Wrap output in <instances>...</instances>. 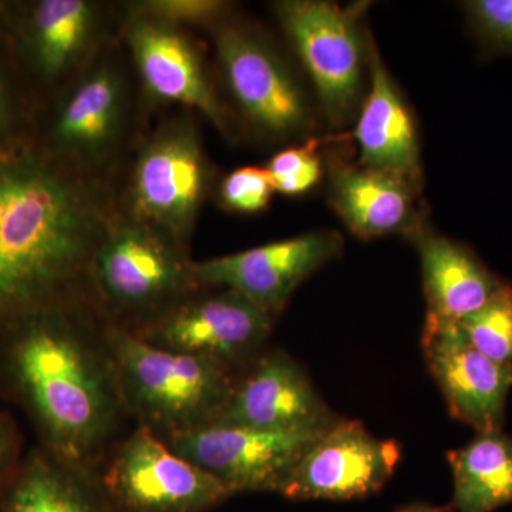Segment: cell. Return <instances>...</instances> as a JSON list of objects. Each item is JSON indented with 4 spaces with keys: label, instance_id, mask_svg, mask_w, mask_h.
Segmentation results:
<instances>
[{
    "label": "cell",
    "instance_id": "obj_1",
    "mask_svg": "<svg viewBox=\"0 0 512 512\" xmlns=\"http://www.w3.org/2000/svg\"><path fill=\"white\" fill-rule=\"evenodd\" d=\"M0 390L25 410L40 447L99 470L131 423L92 303L30 313L0 329Z\"/></svg>",
    "mask_w": 512,
    "mask_h": 512
},
{
    "label": "cell",
    "instance_id": "obj_2",
    "mask_svg": "<svg viewBox=\"0 0 512 512\" xmlns=\"http://www.w3.org/2000/svg\"><path fill=\"white\" fill-rule=\"evenodd\" d=\"M116 210V184L33 146L0 160V329L92 303L90 268Z\"/></svg>",
    "mask_w": 512,
    "mask_h": 512
},
{
    "label": "cell",
    "instance_id": "obj_3",
    "mask_svg": "<svg viewBox=\"0 0 512 512\" xmlns=\"http://www.w3.org/2000/svg\"><path fill=\"white\" fill-rule=\"evenodd\" d=\"M154 113L117 36L37 109L30 146L79 173L116 184Z\"/></svg>",
    "mask_w": 512,
    "mask_h": 512
},
{
    "label": "cell",
    "instance_id": "obj_4",
    "mask_svg": "<svg viewBox=\"0 0 512 512\" xmlns=\"http://www.w3.org/2000/svg\"><path fill=\"white\" fill-rule=\"evenodd\" d=\"M201 288L190 247L114 212L89 276L90 301L107 325L136 333Z\"/></svg>",
    "mask_w": 512,
    "mask_h": 512
},
{
    "label": "cell",
    "instance_id": "obj_5",
    "mask_svg": "<svg viewBox=\"0 0 512 512\" xmlns=\"http://www.w3.org/2000/svg\"><path fill=\"white\" fill-rule=\"evenodd\" d=\"M121 394L134 426L167 441L220 419L238 375L201 357L156 348L107 325Z\"/></svg>",
    "mask_w": 512,
    "mask_h": 512
},
{
    "label": "cell",
    "instance_id": "obj_6",
    "mask_svg": "<svg viewBox=\"0 0 512 512\" xmlns=\"http://www.w3.org/2000/svg\"><path fill=\"white\" fill-rule=\"evenodd\" d=\"M195 119L178 110L151 124L116 181L117 210L190 248L218 183Z\"/></svg>",
    "mask_w": 512,
    "mask_h": 512
},
{
    "label": "cell",
    "instance_id": "obj_7",
    "mask_svg": "<svg viewBox=\"0 0 512 512\" xmlns=\"http://www.w3.org/2000/svg\"><path fill=\"white\" fill-rule=\"evenodd\" d=\"M208 35L221 92L244 133L251 130L271 143L305 137L312 110L274 40L235 10Z\"/></svg>",
    "mask_w": 512,
    "mask_h": 512
},
{
    "label": "cell",
    "instance_id": "obj_8",
    "mask_svg": "<svg viewBox=\"0 0 512 512\" xmlns=\"http://www.w3.org/2000/svg\"><path fill=\"white\" fill-rule=\"evenodd\" d=\"M119 22V2L15 0L6 49L37 109L101 55Z\"/></svg>",
    "mask_w": 512,
    "mask_h": 512
},
{
    "label": "cell",
    "instance_id": "obj_9",
    "mask_svg": "<svg viewBox=\"0 0 512 512\" xmlns=\"http://www.w3.org/2000/svg\"><path fill=\"white\" fill-rule=\"evenodd\" d=\"M119 40L154 110L177 106L211 124L229 143L244 130L221 92L214 64L191 30L133 15L121 8Z\"/></svg>",
    "mask_w": 512,
    "mask_h": 512
},
{
    "label": "cell",
    "instance_id": "obj_10",
    "mask_svg": "<svg viewBox=\"0 0 512 512\" xmlns=\"http://www.w3.org/2000/svg\"><path fill=\"white\" fill-rule=\"evenodd\" d=\"M363 6L342 8L325 0H279L275 18L301 60L333 126L342 127L359 109L365 36L359 26Z\"/></svg>",
    "mask_w": 512,
    "mask_h": 512
},
{
    "label": "cell",
    "instance_id": "obj_11",
    "mask_svg": "<svg viewBox=\"0 0 512 512\" xmlns=\"http://www.w3.org/2000/svg\"><path fill=\"white\" fill-rule=\"evenodd\" d=\"M275 319L241 293L201 288L133 335L156 348L210 360L239 376L268 349Z\"/></svg>",
    "mask_w": 512,
    "mask_h": 512
},
{
    "label": "cell",
    "instance_id": "obj_12",
    "mask_svg": "<svg viewBox=\"0 0 512 512\" xmlns=\"http://www.w3.org/2000/svg\"><path fill=\"white\" fill-rule=\"evenodd\" d=\"M97 473L121 512H208L232 498L224 485L144 427L133 426Z\"/></svg>",
    "mask_w": 512,
    "mask_h": 512
},
{
    "label": "cell",
    "instance_id": "obj_13",
    "mask_svg": "<svg viewBox=\"0 0 512 512\" xmlns=\"http://www.w3.org/2000/svg\"><path fill=\"white\" fill-rule=\"evenodd\" d=\"M326 429L269 431L214 423L165 443L224 485L232 497L278 494L299 458Z\"/></svg>",
    "mask_w": 512,
    "mask_h": 512
},
{
    "label": "cell",
    "instance_id": "obj_14",
    "mask_svg": "<svg viewBox=\"0 0 512 512\" xmlns=\"http://www.w3.org/2000/svg\"><path fill=\"white\" fill-rule=\"evenodd\" d=\"M402 458L394 440L377 439L360 421L336 419L313 441L282 484L291 501H350L379 493Z\"/></svg>",
    "mask_w": 512,
    "mask_h": 512
},
{
    "label": "cell",
    "instance_id": "obj_15",
    "mask_svg": "<svg viewBox=\"0 0 512 512\" xmlns=\"http://www.w3.org/2000/svg\"><path fill=\"white\" fill-rule=\"evenodd\" d=\"M342 251L343 238L338 232H309L237 254L194 261V275L202 288L231 289L278 318L296 289Z\"/></svg>",
    "mask_w": 512,
    "mask_h": 512
},
{
    "label": "cell",
    "instance_id": "obj_16",
    "mask_svg": "<svg viewBox=\"0 0 512 512\" xmlns=\"http://www.w3.org/2000/svg\"><path fill=\"white\" fill-rule=\"evenodd\" d=\"M421 348L454 419L480 431L501 429L512 372L478 352L457 323L426 316Z\"/></svg>",
    "mask_w": 512,
    "mask_h": 512
},
{
    "label": "cell",
    "instance_id": "obj_17",
    "mask_svg": "<svg viewBox=\"0 0 512 512\" xmlns=\"http://www.w3.org/2000/svg\"><path fill=\"white\" fill-rule=\"evenodd\" d=\"M338 419L285 350L266 349L239 375L218 424L269 431L326 429Z\"/></svg>",
    "mask_w": 512,
    "mask_h": 512
},
{
    "label": "cell",
    "instance_id": "obj_18",
    "mask_svg": "<svg viewBox=\"0 0 512 512\" xmlns=\"http://www.w3.org/2000/svg\"><path fill=\"white\" fill-rule=\"evenodd\" d=\"M367 64L369 89L352 134L359 147V165L399 178L420 192L423 173L412 111L373 42L367 45Z\"/></svg>",
    "mask_w": 512,
    "mask_h": 512
},
{
    "label": "cell",
    "instance_id": "obj_19",
    "mask_svg": "<svg viewBox=\"0 0 512 512\" xmlns=\"http://www.w3.org/2000/svg\"><path fill=\"white\" fill-rule=\"evenodd\" d=\"M412 185L362 165L335 161L329 168V201L360 239L402 234L412 237L423 227Z\"/></svg>",
    "mask_w": 512,
    "mask_h": 512
},
{
    "label": "cell",
    "instance_id": "obj_20",
    "mask_svg": "<svg viewBox=\"0 0 512 512\" xmlns=\"http://www.w3.org/2000/svg\"><path fill=\"white\" fill-rule=\"evenodd\" d=\"M410 239L419 251L427 315L433 318L460 323L483 308L503 284L470 249L426 225Z\"/></svg>",
    "mask_w": 512,
    "mask_h": 512
},
{
    "label": "cell",
    "instance_id": "obj_21",
    "mask_svg": "<svg viewBox=\"0 0 512 512\" xmlns=\"http://www.w3.org/2000/svg\"><path fill=\"white\" fill-rule=\"evenodd\" d=\"M0 512H121L99 473L36 447L3 491Z\"/></svg>",
    "mask_w": 512,
    "mask_h": 512
},
{
    "label": "cell",
    "instance_id": "obj_22",
    "mask_svg": "<svg viewBox=\"0 0 512 512\" xmlns=\"http://www.w3.org/2000/svg\"><path fill=\"white\" fill-rule=\"evenodd\" d=\"M453 471V510L494 512L512 504V436L480 431L466 447L447 456Z\"/></svg>",
    "mask_w": 512,
    "mask_h": 512
},
{
    "label": "cell",
    "instance_id": "obj_23",
    "mask_svg": "<svg viewBox=\"0 0 512 512\" xmlns=\"http://www.w3.org/2000/svg\"><path fill=\"white\" fill-rule=\"evenodd\" d=\"M37 104L13 66L6 46L0 47V160L32 144Z\"/></svg>",
    "mask_w": 512,
    "mask_h": 512
},
{
    "label": "cell",
    "instance_id": "obj_24",
    "mask_svg": "<svg viewBox=\"0 0 512 512\" xmlns=\"http://www.w3.org/2000/svg\"><path fill=\"white\" fill-rule=\"evenodd\" d=\"M468 342L512 372V285L503 282L483 308L457 323Z\"/></svg>",
    "mask_w": 512,
    "mask_h": 512
},
{
    "label": "cell",
    "instance_id": "obj_25",
    "mask_svg": "<svg viewBox=\"0 0 512 512\" xmlns=\"http://www.w3.org/2000/svg\"><path fill=\"white\" fill-rule=\"evenodd\" d=\"M121 8L133 15L146 16L181 29L210 32L221 20L234 12L225 0H128Z\"/></svg>",
    "mask_w": 512,
    "mask_h": 512
},
{
    "label": "cell",
    "instance_id": "obj_26",
    "mask_svg": "<svg viewBox=\"0 0 512 512\" xmlns=\"http://www.w3.org/2000/svg\"><path fill=\"white\" fill-rule=\"evenodd\" d=\"M319 144L318 138H308L305 143L286 147L269 158L265 168L271 175L275 192L299 197L316 187L323 175Z\"/></svg>",
    "mask_w": 512,
    "mask_h": 512
},
{
    "label": "cell",
    "instance_id": "obj_27",
    "mask_svg": "<svg viewBox=\"0 0 512 512\" xmlns=\"http://www.w3.org/2000/svg\"><path fill=\"white\" fill-rule=\"evenodd\" d=\"M214 194L225 211L249 215L269 207L275 188L265 167L245 165L218 181Z\"/></svg>",
    "mask_w": 512,
    "mask_h": 512
},
{
    "label": "cell",
    "instance_id": "obj_28",
    "mask_svg": "<svg viewBox=\"0 0 512 512\" xmlns=\"http://www.w3.org/2000/svg\"><path fill=\"white\" fill-rule=\"evenodd\" d=\"M466 10L485 49L512 55V0H471Z\"/></svg>",
    "mask_w": 512,
    "mask_h": 512
},
{
    "label": "cell",
    "instance_id": "obj_29",
    "mask_svg": "<svg viewBox=\"0 0 512 512\" xmlns=\"http://www.w3.org/2000/svg\"><path fill=\"white\" fill-rule=\"evenodd\" d=\"M23 440L10 414L0 412V490L18 473L23 461Z\"/></svg>",
    "mask_w": 512,
    "mask_h": 512
},
{
    "label": "cell",
    "instance_id": "obj_30",
    "mask_svg": "<svg viewBox=\"0 0 512 512\" xmlns=\"http://www.w3.org/2000/svg\"><path fill=\"white\" fill-rule=\"evenodd\" d=\"M13 5H15V0H0V47L6 46V42H8Z\"/></svg>",
    "mask_w": 512,
    "mask_h": 512
},
{
    "label": "cell",
    "instance_id": "obj_31",
    "mask_svg": "<svg viewBox=\"0 0 512 512\" xmlns=\"http://www.w3.org/2000/svg\"><path fill=\"white\" fill-rule=\"evenodd\" d=\"M396 512H456L450 508L436 507L426 503H413L397 508Z\"/></svg>",
    "mask_w": 512,
    "mask_h": 512
},
{
    "label": "cell",
    "instance_id": "obj_32",
    "mask_svg": "<svg viewBox=\"0 0 512 512\" xmlns=\"http://www.w3.org/2000/svg\"><path fill=\"white\" fill-rule=\"evenodd\" d=\"M5 488H3V490H0V505H2L3 491H5Z\"/></svg>",
    "mask_w": 512,
    "mask_h": 512
}]
</instances>
